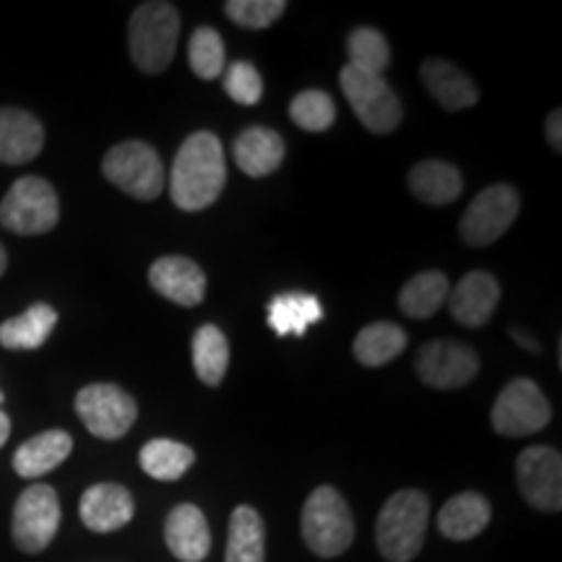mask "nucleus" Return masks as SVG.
<instances>
[{"mask_svg": "<svg viewBox=\"0 0 562 562\" xmlns=\"http://www.w3.org/2000/svg\"><path fill=\"white\" fill-rule=\"evenodd\" d=\"M227 182V161L220 136L199 131L182 140L170 175L172 203L182 211H203L220 199Z\"/></svg>", "mask_w": 562, "mask_h": 562, "instance_id": "obj_1", "label": "nucleus"}, {"mask_svg": "<svg viewBox=\"0 0 562 562\" xmlns=\"http://www.w3.org/2000/svg\"><path fill=\"white\" fill-rule=\"evenodd\" d=\"M430 501L419 490H398L378 513L375 542L389 562H409L425 547Z\"/></svg>", "mask_w": 562, "mask_h": 562, "instance_id": "obj_2", "label": "nucleus"}, {"mask_svg": "<svg viewBox=\"0 0 562 562\" xmlns=\"http://www.w3.org/2000/svg\"><path fill=\"white\" fill-rule=\"evenodd\" d=\"M178 37L180 13L172 3H161V0L140 3L138 9L133 11L128 24L131 60L136 63L144 74H161L175 58Z\"/></svg>", "mask_w": 562, "mask_h": 562, "instance_id": "obj_3", "label": "nucleus"}, {"mask_svg": "<svg viewBox=\"0 0 562 562\" xmlns=\"http://www.w3.org/2000/svg\"><path fill=\"white\" fill-rule=\"evenodd\" d=\"M302 539L318 558H339L355 542V518L339 490L323 487L313 490L302 508Z\"/></svg>", "mask_w": 562, "mask_h": 562, "instance_id": "obj_4", "label": "nucleus"}, {"mask_svg": "<svg viewBox=\"0 0 562 562\" xmlns=\"http://www.w3.org/2000/svg\"><path fill=\"white\" fill-rule=\"evenodd\" d=\"M102 172L112 186L138 201L159 199L167 186L159 154L144 140H123V144L112 146L102 159Z\"/></svg>", "mask_w": 562, "mask_h": 562, "instance_id": "obj_5", "label": "nucleus"}, {"mask_svg": "<svg viewBox=\"0 0 562 562\" xmlns=\"http://www.w3.org/2000/svg\"><path fill=\"white\" fill-rule=\"evenodd\" d=\"M60 220V203L53 186L37 175L19 178L0 201V224L16 235H45Z\"/></svg>", "mask_w": 562, "mask_h": 562, "instance_id": "obj_6", "label": "nucleus"}, {"mask_svg": "<svg viewBox=\"0 0 562 562\" xmlns=\"http://www.w3.org/2000/svg\"><path fill=\"white\" fill-rule=\"evenodd\" d=\"M339 83L349 108L355 110L357 121L364 128L378 133V136L398 128V123L404 117L402 102L393 94V89L385 83L383 76H372L364 74V70L344 66L339 74Z\"/></svg>", "mask_w": 562, "mask_h": 562, "instance_id": "obj_7", "label": "nucleus"}, {"mask_svg": "<svg viewBox=\"0 0 562 562\" xmlns=\"http://www.w3.org/2000/svg\"><path fill=\"white\" fill-rule=\"evenodd\" d=\"M552 419V406L539 385L529 378H516L492 406V427L505 438H526L544 430Z\"/></svg>", "mask_w": 562, "mask_h": 562, "instance_id": "obj_8", "label": "nucleus"}, {"mask_svg": "<svg viewBox=\"0 0 562 562\" xmlns=\"http://www.w3.org/2000/svg\"><path fill=\"white\" fill-rule=\"evenodd\" d=\"M60 526V501L50 484H32L19 495L13 508L11 533L21 552L37 554L47 550Z\"/></svg>", "mask_w": 562, "mask_h": 562, "instance_id": "obj_9", "label": "nucleus"}, {"mask_svg": "<svg viewBox=\"0 0 562 562\" xmlns=\"http://www.w3.org/2000/svg\"><path fill=\"white\" fill-rule=\"evenodd\" d=\"M521 199L516 188L510 186H490L476 199L469 203L461 220V240L472 248H487L495 240H501L510 224L516 222Z\"/></svg>", "mask_w": 562, "mask_h": 562, "instance_id": "obj_10", "label": "nucleus"}, {"mask_svg": "<svg viewBox=\"0 0 562 562\" xmlns=\"http://www.w3.org/2000/svg\"><path fill=\"white\" fill-rule=\"evenodd\" d=\"M76 414L94 438L117 440L131 430L138 417V406L131 393L112 383H94L79 391Z\"/></svg>", "mask_w": 562, "mask_h": 562, "instance_id": "obj_11", "label": "nucleus"}, {"mask_svg": "<svg viewBox=\"0 0 562 562\" xmlns=\"http://www.w3.org/2000/svg\"><path fill=\"white\" fill-rule=\"evenodd\" d=\"M414 370L430 389L456 391L474 381L480 372V357L461 341H430L417 351Z\"/></svg>", "mask_w": 562, "mask_h": 562, "instance_id": "obj_12", "label": "nucleus"}, {"mask_svg": "<svg viewBox=\"0 0 562 562\" xmlns=\"http://www.w3.org/2000/svg\"><path fill=\"white\" fill-rule=\"evenodd\" d=\"M516 480L524 501L537 510L562 508V456L547 446H531L518 456Z\"/></svg>", "mask_w": 562, "mask_h": 562, "instance_id": "obj_13", "label": "nucleus"}, {"mask_svg": "<svg viewBox=\"0 0 562 562\" xmlns=\"http://www.w3.org/2000/svg\"><path fill=\"white\" fill-rule=\"evenodd\" d=\"M151 290L182 307H195L206 294V273L191 258L167 256L154 261L149 269Z\"/></svg>", "mask_w": 562, "mask_h": 562, "instance_id": "obj_14", "label": "nucleus"}, {"mask_svg": "<svg viewBox=\"0 0 562 562\" xmlns=\"http://www.w3.org/2000/svg\"><path fill=\"white\" fill-rule=\"evenodd\" d=\"M497 302H501V286L487 271H469L448 292V311L467 328L484 326L495 313Z\"/></svg>", "mask_w": 562, "mask_h": 562, "instance_id": "obj_15", "label": "nucleus"}, {"mask_svg": "<svg viewBox=\"0 0 562 562\" xmlns=\"http://www.w3.org/2000/svg\"><path fill=\"white\" fill-rule=\"evenodd\" d=\"M133 497L123 484L102 482L89 487L81 495V521L89 531L94 533H110L123 529L133 518Z\"/></svg>", "mask_w": 562, "mask_h": 562, "instance_id": "obj_16", "label": "nucleus"}, {"mask_svg": "<svg viewBox=\"0 0 562 562\" xmlns=\"http://www.w3.org/2000/svg\"><path fill=\"white\" fill-rule=\"evenodd\" d=\"M165 542L180 562H203L211 550L206 516L191 503L172 508L165 524Z\"/></svg>", "mask_w": 562, "mask_h": 562, "instance_id": "obj_17", "label": "nucleus"}, {"mask_svg": "<svg viewBox=\"0 0 562 562\" xmlns=\"http://www.w3.org/2000/svg\"><path fill=\"white\" fill-rule=\"evenodd\" d=\"M45 146V128L32 112L0 108V161L3 165H26L40 157Z\"/></svg>", "mask_w": 562, "mask_h": 562, "instance_id": "obj_18", "label": "nucleus"}, {"mask_svg": "<svg viewBox=\"0 0 562 562\" xmlns=\"http://www.w3.org/2000/svg\"><path fill=\"white\" fill-rule=\"evenodd\" d=\"M419 76L422 83H425L427 91L432 94V100L438 102L440 108L459 112L480 102V89H476V83L469 79V74H463L459 66H453L451 60L430 58L427 63H422Z\"/></svg>", "mask_w": 562, "mask_h": 562, "instance_id": "obj_19", "label": "nucleus"}, {"mask_svg": "<svg viewBox=\"0 0 562 562\" xmlns=\"http://www.w3.org/2000/svg\"><path fill=\"white\" fill-rule=\"evenodd\" d=\"M237 167L248 178H266L271 175L284 159V140L277 131L263 128V125H250L232 144Z\"/></svg>", "mask_w": 562, "mask_h": 562, "instance_id": "obj_20", "label": "nucleus"}, {"mask_svg": "<svg viewBox=\"0 0 562 562\" xmlns=\"http://www.w3.org/2000/svg\"><path fill=\"white\" fill-rule=\"evenodd\" d=\"M492 518V508L487 497H482L480 492H461L442 505L438 513V529L446 539L453 542H467V539L480 537L487 529Z\"/></svg>", "mask_w": 562, "mask_h": 562, "instance_id": "obj_21", "label": "nucleus"}, {"mask_svg": "<svg viewBox=\"0 0 562 562\" xmlns=\"http://www.w3.org/2000/svg\"><path fill=\"white\" fill-rule=\"evenodd\" d=\"M74 451V438L63 430H47L34 435L24 446L13 453V469L24 480H37V476L53 472L60 467Z\"/></svg>", "mask_w": 562, "mask_h": 562, "instance_id": "obj_22", "label": "nucleus"}, {"mask_svg": "<svg viewBox=\"0 0 562 562\" xmlns=\"http://www.w3.org/2000/svg\"><path fill=\"white\" fill-rule=\"evenodd\" d=\"M409 188L422 203L430 206H446L453 203L463 191V178L453 165L440 159L419 161L409 172Z\"/></svg>", "mask_w": 562, "mask_h": 562, "instance_id": "obj_23", "label": "nucleus"}, {"mask_svg": "<svg viewBox=\"0 0 562 562\" xmlns=\"http://www.w3.org/2000/svg\"><path fill=\"white\" fill-rule=\"evenodd\" d=\"M224 562H266L263 518L250 505H237L232 510Z\"/></svg>", "mask_w": 562, "mask_h": 562, "instance_id": "obj_24", "label": "nucleus"}, {"mask_svg": "<svg viewBox=\"0 0 562 562\" xmlns=\"http://www.w3.org/2000/svg\"><path fill=\"white\" fill-rule=\"evenodd\" d=\"M321 318V302L307 292L277 294L269 305V326L277 336H305L307 328Z\"/></svg>", "mask_w": 562, "mask_h": 562, "instance_id": "obj_25", "label": "nucleus"}, {"mask_svg": "<svg viewBox=\"0 0 562 562\" xmlns=\"http://www.w3.org/2000/svg\"><path fill=\"white\" fill-rule=\"evenodd\" d=\"M55 323H58V313L45 302H37L16 318L0 323V344L5 349H40L50 339Z\"/></svg>", "mask_w": 562, "mask_h": 562, "instance_id": "obj_26", "label": "nucleus"}, {"mask_svg": "<svg viewBox=\"0 0 562 562\" xmlns=\"http://www.w3.org/2000/svg\"><path fill=\"white\" fill-rule=\"evenodd\" d=\"M448 277L442 271H422L417 277H412L398 292V307L406 318L422 321L430 318L442 307V302L448 300Z\"/></svg>", "mask_w": 562, "mask_h": 562, "instance_id": "obj_27", "label": "nucleus"}, {"mask_svg": "<svg viewBox=\"0 0 562 562\" xmlns=\"http://www.w3.org/2000/svg\"><path fill=\"white\" fill-rule=\"evenodd\" d=\"M406 349V331L396 323L378 321L364 326L355 339V357L364 368H383Z\"/></svg>", "mask_w": 562, "mask_h": 562, "instance_id": "obj_28", "label": "nucleus"}, {"mask_svg": "<svg viewBox=\"0 0 562 562\" xmlns=\"http://www.w3.org/2000/svg\"><path fill=\"white\" fill-rule=\"evenodd\" d=\"M229 368V341L220 326H201L193 336V370L201 383L220 385Z\"/></svg>", "mask_w": 562, "mask_h": 562, "instance_id": "obj_29", "label": "nucleus"}, {"mask_svg": "<svg viewBox=\"0 0 562 562\" xmlns=\"http://www.w3.org/2000/svg\"><path fill=\"white\" fill-rule=\"evenodd\" d=\"M138 461H140V469H144L149 476H154V480L175 482L193 467L195 456L191 448L182 446L178 440L157 438V440H149L144 448H140Z\"/></svg>", "mask_w": 562, "mask_h": 562, "instance_id": "obj_30", "label": "nucleus"}, {"mask_svg": "<svg viewBox=\"0 0 562 562\" xmlns=\"http://www.w3.org/2000/svg\"><path fill=\"white\" fill-rule=\"evenodd\" d=\"M349 50V63L347 66L364 70V74L381 76L391 63V47L385 37L372 26H360L349 34L347 40Z\"/></svg>", "mask_w": 562, "mask_h": 562, "instance_id": "obj_31", "label": "nucleus"}, {"mask_svg": "<svg viewBox=\"0 0 562 562\" xmlns=\"http://www.w3.org/2000/svg\"><path fill=\"white\" fill-rule=\"evenodd\" d=\"M290 117L294 125L307 133H323L328 131L336 121V104L331 94L321 89L300 91L290 104Z\"/></svg>", "mask_w": 562, "mask_h": 562, "instance_id": "obj_32", "label": "nucleus"}, {"mask_svg": "<svg viewBox=\"0 0 562 562\" xmlns=\"http://www.w3.org/2000/svg\"><path fill=\"white\" fill-rule=\"evenodd\" d=\"M188 60H191L193 74L199 79H220L227 68V58H224V42L220 32L211 26H199L193 32L191 45H188Z\"/></svg>", "mask_w": 562, "mask_h": 562, "instance_id": "obj_33", "label": "nucleus"}, {"mask_svg": "<svg viewBox=\"0 0 562 562\" xmlns=\"http://www.w3.org/2000/svg\"><path fill=\"white\" fill-rule=\"evenodd\" d=\"M284 11V0H227L224 3V13L245 30H266Z\"/></svg>", "mask_w": 562, "mask_h": 562, "instance_id": "obj_34", "label": "nucleus"}, {"mask_svg": "<svg viewBox=\"0 0 562 562\" xmlns=\"http://www.w3.org/2000/svg\"><path fill=\"white\" fill-rule=\"evenodd\" d=\"M224 91L235 100L237 104H258L263 97V79L258 74V68L248 60L232 63L229 68H224Z\"/></svg>", "mask_w": 562, "mask_h": 562, "instance_id": "obj_35", "label": "nucleus"}, {"mask_svg": "<svg viewBox=\"0 0 562 562\" xmlns=\"http://www.w3.org/2000/svg\"><path fill=\"white\" fill-rule=\"evenodd\" d=\"M560 125H562V112L554 110L547 115V140L554 151L562 149V136H560Z\"/></svg>", "mask_w": 562, "mask_h": 562, "instance_id": "obj_36", "label": "nucleus"}, {"mask_svg": "<svg viewBox=\"0 0 562 562\" xmlns=\"http://www.w3.org/2000/svg\"><path fill=\"white\" fill-rule=\"evenodd\" d=\"M9 435H11V419L5 417V412H0V448L5 446Z\"/></svg>", "mask_w": 562, "mask_h": 562, "instance_id": "obj_37", "label": "nucleus"}, {"mask_svg": "<svg viewBox=\"0 0 562 562\" xmlns=\"http://www.w3.org/2000/svg\"><path fill=\"white\" fill-rule=\"evenodd\" d=\"M510 336H513V339H516L518 344H521V347H524V349H529V351H539V347H537V341H533V339H529V336H524L521 331H510Z\"/></svg>", "mask_w": 562, "mask_h": 562, "instance_id": "obj_38", "label": "nucleus"}, {"mask_svg": "<svg viewBox=\"0 0 562 562\" xmlns=\"http://www.w3.org/2000/svg\"><path fill=\"white\" fill-rule=\"evenodd\" d=\"M5 266H9V256H5V248L0 245V277L5 273Z\"/></svg>", "mask_w": 562, "mask_h": 562, "instance_id": "obj_39", "label": "nucleus"}, {"mask_svg": "<svg viewBox=\"0 0 562 562\" xmlns=\"http://www.w3.org/2000/svg\"><path fill=\"white\" fill-rule=\"evenodd\" d=\"M0 404H3V391H0Z\"/></svg>", "mask_w": 562, "mask_h": 562, "instance_id": "obj_40", "label": "nucleus"}]
</instances>
